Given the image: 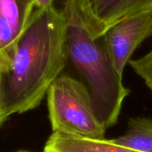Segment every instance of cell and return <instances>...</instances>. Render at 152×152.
Segmentation results:
<instances>
[{
	"label": "cell",
	"instance_id": "cell-1",
	"mask_svg": "<svg viewBox=\"0 0 152 152\" xmlns=\"http://www.w3.org/2000/svg\"><path fill=\"white\" fill-rule=\"evenodd\" d=\"M67 20L54 5L36 8L16 43L0 58V111L7 118L37 108L65 67Z\"/></svg>",
	"mask_w": 152,
	"mask_h": 152
},
{
	"label": "cell",
	"instance_id": "cell-2",
	"mask_svg": "<svg viewBox=\"0 0 152 152\" xmlns=\"http://www.w3.org/2000/svg\"><path fill=\"white\" fill-rule=\"evenodd\" d=\"M65 18L67 60L82 77L96 116L108 129L117 123L130 91L110 60L103 37H92L80 20Z\"/></svg>",
	"mask_w": 152,
	"mask_h": 152
},
{
	"label": "cell",
	"instance_id": "cell-3",
	"mask_svg": "<svg viewBox=\"0 0 152 152\" xmlns=\"http://www.w3.org/2000/svg\"><path fill=\"white\" fill-rule=\"evenodd\" d=\"M47 99L53 133L105 139L107 127L96 116L85 84L69 75H60L49 87Z\"/></svg>",
	"mask_w": 152,
	"mask_h": 152
},
{
	"label": "cell",
	"instance_id": "cell-4",
	"mask_svg": "<svg viewBox=\"0 0 152 152\" xmlns=\"http://www.w3.org/2000/svg\"><path fill=\"white\" fill-rule=\"evenodd\" d=\"M152 10V0H65V17L81 20L94 38L103 37L116 22Z\"/></svg>",
	"mask_w": 152,
	"mask_h": 152
},
{
	"label": "cell",
	"instance_id": "cell-5",
	"mask_svg": "<svg viewBox=\"0 0 152 152\" xmlns=\"http://www.w3.org/2000/svg\"><path fill=\"white\" fill-rule=\"evenodd\" d=\"M152 36V10L125 18L103 35L107 52L114 66L123 75L136 48Z\"/></svg>",
	"mask_w": 152,
	"mask_h": 152
},
{
	"label": "cell",
	"instance_id": "cell-6",
	"mask_svg": "<svg viewBox=\"0 0 152 152\" xmlns=\"http://www.w3.org/2000/svg\"><path fill=\"white\" fill-rule=\"evenodd\" d=\"M35 8L33 0H0V58L23 33Z\"/></svg>",
	"mask_w": 152,
	"mask_h": 152
},
{
	"label": "cell",
	"instance_id": "cell-7",
	"mask_svg": "<svg viewBox=\"0 0 152 152\" xmlns=\"http://www.w3.org/2000/svg\"><path fill=\"white\" fill-rule=\"evenodd\" d=\"M44 152H140L116 143L113 139H90L65 133H52Z\"/></svg>",
	"mask_w": 152,
	"mask_h": 152
},
{
	"label": "cell",
	"instance_id": "cell-8",
	"mask_svg": "<svg viewBox=\"0 0 152 152\" xmlns=\"http://www.w3.org/2000/svg\"><path fill=\"white\" fill-rule=\"evenodd\" d=\"M113 141L140 152H152V119L143 117L130 118L125 133Z\"/></svg>",
	"mask_w": 152,
	"mask_h": 152
},
{
	"label": "cell",
	"instance_id": "cell-9",
	"mask_svg": "<svg viewBox=\"0 0 152 152\" xmlns=\"http://www.w3.org/2000/svg\"><path fill=\"white\" fill-rule=\"evenodd\" d=\"M129 64L134 72L143 79L152 93V50L140 59L130 60Z\"/></svg>",
	"mask_w": 152,
	"mask_h": 152
},
{
	"label": "cell",
	"instance_id": "cell-10",
	"mask_svg": "<svg viewBox=\"0 0 152 152\" xmlns=\"http://www.w3.org/2000/svg\"><path fill=\"white\" fill-rule=\"evenodd\" d=\"M33 1L35 3L36 8H39V9L47 8L53 5V2H54V0H33Z\"/></svg>",
	"mask_w": 152,
	"mask_h": 152
},
{
	"label": "cell",
	"instance_id": "cell-11",
	"mask_svg": "<svg viewBox=\"0 0 152 152\" xmlns=\"http://www.w3.org/2000/svg\"><path fill=\"white\" fill-rule=\"evenodd\" d=\"M6 119H7V117L0 111V126L4 124V122Z\"/></svg>",
	"mask_w": 152,
	"mask_h": 152
},
{
	"label": "cell",
	"instance_id": "cell-12",
	"mask_svg": "<svg viewBox=\"0 0 152 152\" xmlns=\"http://www.w3.org/2000/svg\"><path fill=\"white\" fill-rule=\"evenodd\" d=\"M16 152H30V151H16Z\"/></svg>",
	"mask_w": 152,
	"mask_h": 152
}]
</instances>
